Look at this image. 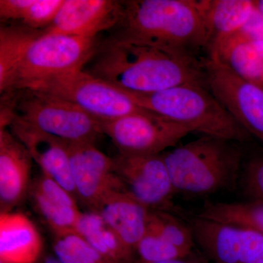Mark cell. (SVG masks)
Listing matches in <instances>:
<instances>
[{
    "label": "cell",
    "instance_id": "obj_5",
    "mask_svg": "<svg viewBox=\"0 0 263 263\" xmlns=\"http://www.w3.org/2000/svg\"><path fill=\"white\" fill-rule=\"evenodd\" d=\"M1 95V125L5 127L10 117H15L70 143H95L103 133L100 121L64 99L29 89Z\"/></svg>",
    "mask_w": 263,
    "mask_h": 263
},
{
    "label": "cell",
    "instance_id": "obj_9",
    "mask_svg": "<svg viewBox=\"0 0 263 263\" xmlns=\"http://www.w3.org/2000/svg\"><path fill=\"white\" fill-rule=\"evenodd\" d=\"M101 127L119 154L130 155H162L193 133L186 126L146 110L101 122Z\"/></svg>",
    "mask_w": 263,
    "mask_h": 263
},
{
    "label": "cell",
    "instance_id": "obj_32",
    "mask_svg": "<svg viewBox=\"0 0 263 263\" xmlns=\"http://www.w3.org/2000/svg\"><path fill=\"white\" fill-rule=\"evenodd\" d=\"M249 263H263V252L259 257H257V258L254 259L252 262Z\"/></svg>",
    "mask_w": 263,
    "mask_h": 263
},
{
    "label": "cell",
    "instance_id": "obj_3",
    "mask_svg": "<svg viewBox=\"0 0 263 263\" xmlns=\"http://www.w3.org/2000/svg\"><path fill=\"white\" fill-rule=\"evenodd\" d=\"M240 144L224 138L202 136L164 152L175 192L204 195L234 190L245 158Z\"/></svg>",
    "mask_w": 263,
    "mask_h": 263
},
{
    "label": "cell",
    "instance_id": "obj_1",
    "mask_svg": "<svg viewBox=\"0 0 263 263\" xmlns=\"http://www.w3.org/2000/svg\"><path fill=\"white\" fill-rule=\"evenodd\" d=\"M99 50L88 73L123 91L152 94L186 84L205 86L202 57L112 39Z\"/></svg>",
    "mask_w": 263,
    "mask_h": 263
},
{
    "label": "cell",
    "instance_id": "obj_13",
    "mask_svg": "<svg viewBox=\"0 0 263 263\" xmlns=\"http://www.w3.org/2000/svg\"><path fill=\"white\" fill-rule=\"evenodd\" d=\"M121 10L122 1L65 0L44 34L96 38L99 33L117 26Z\"/></svg>",
    "mask_w": 263,
    "mask_h": 263
},
{
    "label": "cell",
    "instance_id": "obj_30",
    "mask_svg": "<svg viewBox=\"0 0 263 263\" xmlns=\"http://www.w3.org/2000/svg\"><path fill=\"white\" fill-rule=\"evenodd\" d=\"M41 263H62L56 256H46L43 260L41 261Z\"/></svg>",
    "mask_w": 263,
    "mask_h": 263
},
{
    "label": "cell",
    "instance_id": "obj_25",
    "mask_svg": "<svg viewBox=\"0 0 263 263\" xmlns=\"http://www.w3.org/2000/svg\"><path fill=\"white\" fill-rule=\"evenodd\" d=\"M146 230L191 253L195 242L190 227L185 226L181 221L171 214L162 211L150 209Z\"/></svg>",
    "mask_w": 263,
    "mask_h": 263
},
{
    "label": "cell",
    "instance_id": "obj_17",
    "mask_svg": "<svg viewBox=\"0 0 263 263\" xmlns=\"http://www.w3.org/2000/svg\"><path fill=\"white\" fill-rule=\"evenodd\" d=\"M150 209L126 190L108 192L101 197L94 210L122 238L136 250L146 233Z\"/></svg>",
    "mask_w": 263,
    "mask_h": 263
},
{
    "label": "cell",
    "instance_id": "obj_27",
    "mask_svg": "<svg viewBox=\"0 0 263 263\" xmlns=\"http://www.w3.org/2000/svg\"><path fill=\"white\" fill-rule=\"evenodd\" d=\"M136 250L139 254L140 261L145 263L162 262L183 258L192 253L176 247L148 230L137 245Z\"/></svg>",
    "mask_w": 263,
    "mask_h": 263
},
{
    "label": "cell",
    "instance_id": "obj_22",
    "mask_svg": "<svg viewBox=\"0 0 263 263\" xmlns=\"http://www.w3.org/2000/svg\"><path fill=\"white\" fill-rule=\"evenodd\" d=\"M80 235L93 248L117 263H133V249L96 213L82 214L77 227Z\"/></svg>",
    "mask_w": 263,
    "mask_h": 263
},
{
    "label": "cell",
    "instance_id": "obj_4",
    "mask_svg": "<svg viewBox=\"0 0 263 263\" xmlns=\"http://www.w3.org/2000/svg\"><path fill=\"white\" fill-rule=\"evenodd\" d=\"M125 92L141 108L186 126L193 133L240 143L249 139V133L202 85H179L152 94Z\"/></svg>",
    "mask_w": 263,
    "mask_h": 263
},
{
    "label": "cell",
    "instance_id": "obj_28",
    "mask_svg": "<svg viewBox=\"0 0 263 263\" xmlns=\"http://www.w3.org/2000/svg\"><path fill=\"white\" fill-rule=\"evenodd\" d=\"M240 179L245 195L263 202V151L243 158Z\"/></svg>",
    "mask_w": 263,
    "mask_h": 263
},
{
    "label": "cell",
    "instance_id": "obj_8",
    "mask_svg": "<svg viewBox=\"0 0 263 263\" xmlns=\"http://www.w3.org/2000/svg\"><path fill=\"white\" fill-rule=\"evenodd\" d=\"M205 84L227 111L263 144V85L247 80L217 60L202 57Z\"/></svg>",
    "mask_w": 263,
    "mask_h": 263
},
{
    "label": "cell",
    "instance_id": "obj_18",
    "mask_svg": "<svg viewBox=\"0 0 263 263\" xmlns=\"http://www.w3.org/2000/svg\"><path fill=\"white\" fill-rule=\"evenodd\" d=\"M31 194L38 214L56 237L77 233L83 213L71 194L44 174L34 183Z\"/></svg>",
    "mask_w": 263,
    "mask_h": 263
},
{
    "label": "cell",
    "instance_id": "obj_10",
    "mask_svg": "<svg viewBox=\"0 0 263 263\" xmlns=\"http://www.w3.org/2000/svg\"><path fill=\"white\" fill-rule=\"evenodd\" d=\"M194 242L214 263H249L263 252V234L195 216L189 224Z\"/></svg>",
    "mask_w": 263,
    "mask_h": 263
},
{
    "label": "cell",
    "instance_id": "obj_21",
    "mask_svg": "<svg viewBox=\"0 0 263 263\" xmlns=\"http://www.w3.org/2000/svg\"><path fill=\"white\" fill-rule=\"evenodd\" d=\"M45 30V29H44ZM44 30L21 25L0 27V93L7 92L12 79L33 43L42 37Z\"/></svg>",
    "mask_w": 263,
    "mask_h": 263
},
{
    "label": "cell",
    "instance_id": "obj_6",
    "mask_svg": "<svg viewBox=\"0 0 263 263\" xmlns=\"http://www.w3.org/2000/svg\"><path fill=\"white\" fill-rule=\"evenodd\" d=\"M98 50L96 38L43 34L29 48L7 92L25 89L34 83L57 76L83 70Z\"/></svg>",
    "mask_w": 263,
    "mask_h": 263
},
{
    "label": "cell",
    "instance_id": "obj_15",
    "mask_svg": "<svg viewBox=\"0 0 263 263\" xmlns=\"http://www.w3.org/2000/svg\"><path fill=\"white\" fill-rule=\"evenodd\" d=\"M7 126L27 148L43 174L56 181L76 198L68 142L31 127L15 117L8 119Z\"/></svg>",
    "mask_w": 263,
    "mask_h": 263
},
{
    "label": "cell",
    "instance_id": "obj_29",
    "mask_svg": "<svg viewBox=\"0 0 263 263\" xmlns=\"http://www.w3.org/2000/svg\"><path fill=\"white\" fill-rule=\"evenodd\" d=\"M192 253L189 254L187 257H183V258L173 259V260L165 261V262H157V263H209L206 261L203 260L201 258L195 257V256H191ZM133 263H145L141 261Z\"/></svg>",
    "mask_w": 263,
    "mask_h": 263
},
{
    "label": "cell",
    "instance_id": "obj_19",
    "mask_svg": "<svg viewBox=\"0 0 263 263\" xmlns=\"http://www.w3.org/2000/svg\"><path fill=\"white\" fill-rule=\"evenodd\" d=\"M43 240L37 228L22 213L0 215V263H37Z\"/></svg>",
    "mask_w": 263,
    "mask_h": 263
},
{
    "label": "cell",
    "instance_id": "obj_24",
    "mask_svg": "<svg viewBox=\"0 0 263 263\" xmlns=\"http://www.w3.org/2000/svg\"><path fill=\"white\" fill-rule=\"evenodd\" d=\"M197 216L263 234V202H208Z\"/></svg>",
    "mask_w": 263,
    "mask_h": 263
},
{
    "label": "cell",
    "instance_id": "obj_12",
    "mask_svg": "<svg viewBox=\"0 0 263 263\" xmlns=\"http://www.w3.org/2000/svg\"><path fill=\"white\" fill-rule=\"evenodd\" d=\"M68 150L76 195L91 211L108 192L127 191L114 172L113 159L98 149L95 143L68 142Z\"/></svg>",
    "mask_w": 263,
    "mask_h": 263
},
{
    "label": "cell",
    "instance_id": "obj_26",
    "mask_svg": "<svg viewBox=\"0 0 263 263\" xmlns=\"http://www.w3.org/2000/svg\"><path fill=\"white\" fill-rule=\"evenodd\" d=\"M53 248L62 263H117L93 248L77 233L56 237Z\"/></svg>",
    "mask_w": 263,
    "mask_h": 263
},
{
    "label": "cell",
    "instance_id": "obj_31",
    "mask_svg": "<svg viewBox=\"0 0 263 263\" xmlns=\"http://www.w3.org/2000/svg\"><path fill=\"white\" fill-rule=\"evenodd\" d=\"M256 9L260 13L263 18V0H255L254 1Z\"/></svg>",
    "mask_w": 263,
    "mask_h": 263
},
{
    "label": "cell",
    "instance_id": "obj_14",
    "mask_svg": "<svg viewBox=\"0 0 263 263\" xmlns=\"http://www.w3.org/2000/svg\"><path fill=\"white\" fill-rule=\"evenodd\" d=\"M206 57L228 66L240 77L263 85V18L257 10L243 28Z\"/></svg>",
    "mask_w": 263,
    "mask_h": 263
},
{
    "label": "cell",
    "instance_id": "obj_2",
    "mask_svg": "<svg viewBox=\"0 0 263 263\" xmlns=\"http://www.w3.org/2000/svg\"><path fill=\"white\" fill-rule=\"evenodd\" d=\"M114 28L112 40L200 57L208 39L205 0L122 1Z\"/></svg>",
    "mask_w": 263,
    "mask_h": 263
},
{
    "label": "cell",
    "instance_id": "obj_16",
    "mask_svg": "<svg viewBox=\"0 0 263 263\" xmlns=\"http://www.w3.org/2000/svg\"><path fill=\"white\" fill-rule=\"evenodd\" d=\"M32 158L7 127L0 128V207L10 212L28 192Z\"/></svg>",
    "mask_w": 263,
    "mask_h": 263
},
{
    "label": "cell",
    "instance_id": "obj_23",
    "mask_svg": "<svg viewBox=\"0 0 263 263\" xmlns=\"http://www.w3.org/2000/svg\"><path fill=\"white\" fill-rule=\"evenodd\" d=\"M65 0H0L2 20L20 21L29 28L44 30L54 21Z\"/></svg>",
    "mask_w": 263,
    "mask_h": 263
},
{
    "label": "cell",
    "instance_id": "obj_20",
    "mask_svg": "<svg viewBox=\"0 0 263 263\" xmlns=\"http://www.w3.org/2000/svg\"><path fill=\"white\" fill-rule=\"evenodd\" d=\"M254 10L252 0H205L206 53L243 28Z\"/></svg>",
    "mask_w": 263,
    "mask_h": 263
},
{
    "label": "cell",
    "instance_id": "obj_11",
    "mask_svg": "<svg viewBox=\"0 0 263 263\" xmlns=\"http://www.w3.org/2000/svg\"><path fill=\"white\" fill-rule=\"evenodd\" d=\"M113 159L114 171L127 193L152 208L168 206L176 193L163 156L119 154Z\"/></svg>",
    "mask_w": 263,
    "mask_h": 263
},
{
    "label": "cell",
    "instance_id": "obj_7",
    "mask_svg": "<svg viewBox=\"0 0 263 263\" xmlns=\"http://www.w3.org/2000/svg\"><path fill=\"white\" fill-rule=\"evenodd\" d=\"M25 89L64 99L75 104L100 122H109L144 110L137 105L125 91L84 70L34 83Z\"/></svg>",
    "mask_w": 263,
    "mask_h": 263
}]
</instances>
